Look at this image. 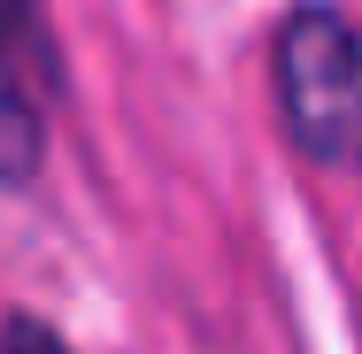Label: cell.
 <instances>
[{"mask_svg":"<svg viewBox=\"0 0 362 354\" xmlns=\"http://www.w3.org/2000/svg\"><path fill=\"white\" fill-rule=\"evenodd\" d=\"M270 77L286 139L316 170H362V16L332 0L286 8L270 39Z\"/></svg>","mask_w":362,"mask_h":354,"instance_id":"1","label":"cell"},{"mask_svg":"<svg viewBox=\"0 0 362 354\" xmlns=\"http://www.w3.org/2000/svg\"><path fill=\"white\" fill-rule=\"evenodd\" d=\"M47 162V116L23 85V62H16V31L0 23V185H31Z\"/></svg>","mask_w":362,"mask_h":354,"instance_id":"2","label":"cell"},{"mask_svg":"<svg viewBox=\"0 0 362 354\" xmlns=\"http://www.w3.org/2000/svg\"><path fill=\"white\" fill-rule=\"evenodd\" d=\"M0 354H70V339H62L47 316H23V308H8V316H0Z\"/></svg>","mask_w":362,"mask_h":354,"instance_id":"3","label":"cell"}]
</instances>
